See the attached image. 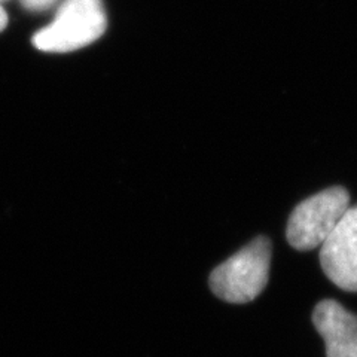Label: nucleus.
Listing matches in <instances>:
<instances>
[{
	"instance_id": "f257e3e1",
	"label": "nucleus",
	"mask_w": 357,
	"mask_h": 357,
	"mask_svg": "<svg viewBox=\"0 0 357 357\" xmlns=\"http://www.w3.org/2000/svg\"><path fill=\"white\" fill-rule=\"evenodd\" d=\"M271 241L258 237L210 275V289L218 298L231 304L250 303L262 294L270 277Z\"/></svg>"
},
{
	"instance_id": "f03ea898",
	"label": "nucleus",
	"mask_w": 357,
	"mask_h": 357,
	"mask_svg": "<svg viewBox=\"0 0 357 357\" xmlns=\"http://www.w3.org/2000/svg\"><path fill=\"white\" fill-rule=\"evenodd\" d=\"M106 27L103 0H64L51 24L33 36V45L45 52H72L102 38Z\"/></svg>"
},
{
	"instance_id": "7ed1b4c3",
	"label": "nucleus",
	"mask_w": 357,
	"mask_h": 357,
	"mask_svg": "<svg viewBox=\"0 0 357 357\" xmlns=\"http://www.w3.org/2000/svg\"><path fill=\"white\" fill-rule=\"evenodd\" d=\"M350 207L347 189L333 186L298 204L287 222L286 237L294 249L307 252L325 243Z\"/></svg>"
},
{
	"instance_id": "20e7f679",
	"label": "nucleus",
	"mask_w": 357,
	"mask_h": 357,
	"mask_svg": "<svg viewBox=\"0 0 357 357\" xmlns=\"http://www.w3.org/2000/svg\"><path fill=\"white\" fill-rule=\"evenodd\" d=\"M320 264L332 283L357 292V206L349 207L320 245Z\"/></svg>"
},
{
	"instance_id": "39448f33",
	"label": "nucleus",
	"mask_w": 357,
	"mask_h": 357,
	"mask_svg": "<svg viewBox=\"0 0 357 357\" xmlns=\"http://www.w3.org/2000/svg\"><path fill=\"white\" fill-rule=\"evenodd\" d=\"M312 323L325 340L328 357H357V317L337 301L319 303Z\"/></svg>"
},
{
	"instance_id": "423d86ee",
	"label": "nucleus",
	"mask_w": 357,
	"mask_h": 357,
	"mask_svg": "<svg viewBox=\"0 0 357 357\" xmlns=\"http://www.w3.org/2000/svg\"><path fill=\"white\" fill-rule=\"evenodd\" d=\"M8 24V15L5 13V9L0 5V31H2Z\"/></svg>"
}]
</instances>
